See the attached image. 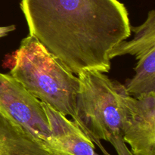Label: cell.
Masks as SVG:
<instances>
[{
  "label": "cell",
  "mask_w": 155,
  "mask_h": 155,
  "mask_svg": "<svg viewBox=\"0 0 155 155\" xmlns=\"http://www.w3.org/2000/svg\"><path fill=\"white\" fill-rule=\"evenodd\" d=\"M29 29L74 74L109 72L110 54L131 36L125 5L118 0H21Z\"/></svg>",
  "instance_id": "6da1fadb"
},
{
  "label": "cell",
  "mask_w": 155,
  "mask_h": 155,
  "mask_svg": "<svg viewBox=\"0 0 155 155\" xmlns=\"http://www.w3.org/2000/svg\"><path fill=\"white\" fill-rule=\"evenodd\" d=\"M9 74L39 101L74 120L78 77L36 37L29 34L21 40Z\"/></svg>",
  "instance_id": "7a4b0ae2"
},
{
  "label": "cell",
  "mask_w": 155,
  "mask_h": 155,
  "mask_svg": "<svg viewBox=\"0 0 155 155\" xmlns=\"http://www.w3.org/2000/svg\"><path fill=\"white\" fill-rule=\"evenodd\" d=\"M79 90L76 98L75 122L103 152L101 141L122 136L125 85L110 80L104 73L86 71L77 75Z\"/></svg>",
  "instance_id": "3957f363"
},
{
  "label": "cell",
  "mask_w": 155,
  "mask_h": 155,
  "mask_svg": "<svg viewBox=\"0 0 155 155\" xmlns=\"http://www.w3.org/2000/svg\"><path fill=\"white\" fill-rule=\"evenodd\" d=\"M0 111L20 126L48 154H61L51 136L41 101L10 74L2 73Z\"/></svg>",
  "instance_id": "277c9868"
},
{
  "label": "cell",
  "mask_w": 155,
  "mask_h": 155,
  "mask_svg": "<svg viewBox=\"0 0 155 155\" xmlns=\"http://www.w3.org/2000/svg\"><path fill=\"white\" fill-rule=\"evenodd\" d=\"M122 139L135 155H155V92L138 98L127 94Z\"/></svg>",
  "instance_id": "5b68a950"
},
{
  "label": "cell",
  "mask_w": 155,
  "mask_h": 155,
  "mask_svg": "<svg viewBox=\"0 0 155 155\" xmlns=\"http://www.w3.org/2000/svg\"><path fill=\"white\" fill-rule=\"evenodd\" d=\"M49 124L51 136L61 154L70 155H94L92 141L74 121L46 103L41 101Z\"/></svg>",
  "instance_id": "8992f818"
},
{
  "label": "cell",
  "mask_w": 155,
  "mask_h": 155,
  "mask_svg": "<svg viewBox=\"0 0 155 155\" xmlns=\"http://www.w3.org/2000/svg\"><path fill=\"white\" fill-rule=\"evenodd\" d=\"M20 126L0 111V155H48Z\"/></svg>",
  "instance_id": "52a82bcc"
},
{
  "label": "cell",
  "mask_w": 155,
  "mask_h": 155,
  "mask_svg": "<svg viewBox=\"0 0 155 155\" xmlns=\"http://www.w3.org/2000/svg\"><path fill=\"white\" fill-rule=\"evenodd\" d=\"M134 38L131 41H123L110 54V59L118 56L131 54L136 56L137 62L142 61L155 54V11L148 12L145 22L139 27L131 26Z\"/></svg>",
  "instance_id": "ba28073f"
},
{
  "label": "cell",
  "mask_w": 155,
  "mask_h": 155,
  "mask_svg": "<svg viewBox=\"0 0 155 155\" xmlns=\"http://www.w3.org/2000/svg\"><path fill=\"white\" fill-rule=\"evenodd\" d=\"M109 142L113 145V147L114 148L115 151H117L118 155H135L130 149H129L127 144L124 142V140H123L122 139V136H114V137H112L111 139H110ZM94 155L99 154L95 153Z\"/></svg>",
  "instance_id": "9c48e42d"
},
{
  "label": "cell",
  "mask_w": 155,
  "mask_h": 155,
  "mask_svg": "<svg viewBox=\"0 0 155 155\" xmlns=\"http://www.w3.org/2000/svg\"><path fill=\"white\" fill-rule=\"evenodd\" d=\"M48 155H70V154H48Z\"/></svg>",
  "instance_id": "30bf717a"
}]
</instances>
